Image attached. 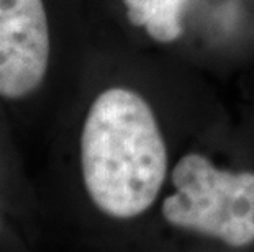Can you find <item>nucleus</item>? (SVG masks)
I'll use <instances>...</instances> for the list:
<instances>
[{"instance_id":"f257e3e1","label":"nucleus","mask_w":254,"mask_h":252,"mask_svg":"<svg viewBox=\"0 0 254 252\" xmlns=\"http://www.w3.org/2000/svg\"><path fill=\"white\" fill-rule=\"evenodd\" d=\"M127 48L92 31L72 97L53 126L43 231L58 224L80 243L112 246L156 213L174 154L159 110Z\"/></svg>"},{"instance_id":"f03ea898","label":"nucleus","mask_w":254,"mask_h":252,"mask_svg":"<svg viewBox=\"0 0 254 252\" xmlns=\"http://www.w3.org/2000/svg\"><path fill=\"white\" fill-rule=\"evenodd\" d=\"M90 38L89 0H0V106L15 128L53 131Z\"/></svg>"},{"instance_id":"7ed1b4c3","label":"nucleus","mask_w":254,"mask_h":252,"mask_svg":"<svg viewBox=\"0 0 254 252\" xmlns=\"http://www.w3.org/2000/svg\"><path fill=\"white\" fill-rule=\"evenodd\" d=\"M156 213L177 233L230 249L254 246V169L220 164L193 149L184 152Z\"/></svg>"},{"instance_id":"20e7f679","label":"nucleus","mask_w":254,"mask_h":252,"mask_svg":"<svg viewBox=\"0 0 254 252\" xmlns=\"http://www.w3.org/2000/svg\"><path fill=\"white\" fill-rule=\"evenodd\" d=\"M190 0H89L90 26L113 41L143 36L161 46H172L186 33Z\"/></svg>"},{"instance_id":"39448f33","label":"nucleus","mask_w":254,"mask_h":252,"mask_svg":"<svg viewBox=\"0 0 254 252\" xmlns=\"http://www.w3.org/2000/svg\"><path fill=\"white\" fill-rule=\"evenodd\" d=\"M13 130L10 116L0 106V205L17 216L40 241L45 233L40 198L36 185L25 172Z\"/></svg>"},{"instance_id":"423d86ee","label":"nucleus","mask_w":254,"mask_h":252,"mask_svg":"<svg viewBox=\"0 0 254 252\" xmlns=\"http://www.w3.org/2000/svg\"><path fill=\"white\" fill-rule=\"evenodd\" d=\"M38 243L40 241L36 236L7 208L0 205V252L28 251Z\"/></svg>"}]
</instances>
